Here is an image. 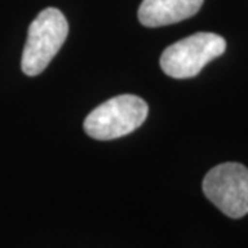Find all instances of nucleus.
<instances>
[{"instance_id":"nucleus-3","label":"nucleus","mask_w":248,"mask_h":248,"mask_svg":"<svg viewBox=\"0 0 248 248\" xmlns=\"http://www.w3.org/2000/svg\"><path fill=\"white\" fill-rule=\"evenodd\" d=\"M226 42L211 32H199L169 46L160 57V66L174 79H190L210 61L225 53Z\"/></svg>"},{"instance_id":"nucleus-5","label":"nucleus","mask_w":248,"mask_h":248,"mask_svg":"<svg viewBox=\"0 0 248 248\" xmlns=\"http://www.w3.org/2000/svg\"><path fill=\"white\" fill-rule=\"evenodd\" d=\"M203 3L204 0H143L138 19L143 27H166L193 17Z\"/></svg>"},{"instance_id":"nucleus-1","label":"nucleus","mask_w":248,"mask_h":248,"mask_svg":"<svg viewBox=\"0 0 248 248\" xmlns=\"http://www.w3.org/2000/svg\"><path fill=\"white\" fill-rule=\"evenodd\" d=\"M69 32L65 16L58 9H45L32 21L28 29V39L21 69L27 76H37L48 66L61 50Z\"/></svg>"},{"instance_id":"nucleus-2","label":"nucleus","mask_w":248,"mask_h":248,"mask_svg":"<svg viewBox=\"0 0 248 248\" xmlns=\"http://www.w3.org/2000/svg\"><path fill=\"white\" fill-rule=\"evenodd\" d=\"M148 105L142 98L124 94L97 107L84 120V131L99 141H109L135 131L148 117Z\"/></svg>"},{"instance_id":"nucleus-4","label":"nucleus","mask_w":248,"mask_h":248,"mask_svg":"<svg viewBox=\"0 0 248 248\" xmlns=\"http://www.w3.org/2000/svg\"><path fill=\"white\" fill-rule=\"evenodd\" d=\"M203 192L226 217L239 219L248 214V169L240 163H222L203 179Z\"/></svg>"}]
</instances>
